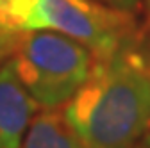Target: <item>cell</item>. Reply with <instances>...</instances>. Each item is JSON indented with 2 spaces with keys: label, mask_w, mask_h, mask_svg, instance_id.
Returning a JSON list of instances; mask_svg holds the SVG:
<instances>
[{
  "label": "cell",
  "mask_w": 150,
  "mask_h": 148,
  "mask_svg": "<svg viewBox=\"0 0 150 148\" xmlns=\"http://www.w3.org/2000/svg\"><path fill=\"white\" fill-rule=\"evenodd\" d=\"M38 109L11 64L0 66V148H20Z\"/></svg>",
  "instance_id": "obj_4"
},
{
  "label": "cell",
  "mask_w": 150,
  "mask_h": 148,
  "mask_svg": "<svg viewBox=\"0 0 150 148\" xmlns=\"http://www.w3.org/2000/svg\"><path fill=\"white\" fill-rule=\"evenodd\" d=\"M9 64L43 109H59L88 80L95 64L84 45L54 30H25Z\"/></svg>",
  "instance_id": "obj_2"
},
{
  "label": "cell",
  "mask_w": 150,
  "mask_h": 148,
  "mask_svg": "<svg viewBox=\"0 0 150 148\" xmlns=\"http://www.w3.org/2000/svg\"><path fill=\"white\" fill-rule=\"evenodd\" d=\"M134 47L139 50V54L145 57V61L150 64V9L145 16V22L138 25V32L134 38Z\"/></svg>",
  "instance_id": "obj_8"
},
{
  "label": "cell",
  "mask_w": 150,
  "mask_h": 148,
  "mask_svg": "<svg viewBox=\"0 0 150 148\" xmlns=\"http://www.w3.org/2000/svg\"><path fill=\"white\" fill-rule=\"evenodd\" d=\"M27 30L59 32L102 59L134 41L138 22L130 11L98 0H38Z\"/></svg>",
  "instance_id": "obj_3"
},
{
  "label": "cell",
  "mask_w": 150,
  "mask_h": 148,
  "mask_svg": "<svg viewBox=\"0 0 150 148\" xmlns=\"http://www.w3.org/2000/svg\"><path fill=\"white\" fill-rule=\"evenodd\" d=\"M20 148H89L66 123L63 111L45 109L36 114Z\"/></svg>",
  "instance_id": "obj_5"
},
{
  "label": "cell",
  "mask_w": 150,
  "mask_h": 148,
  "mask_svg": "<svg viewBox=\"0 0 150 148\" xmlns=\"http://www.w3.org/2000/svg\"><path fill=\"white\" fill-rule=\"evenodd\" d=\"M36 6L38 0H0V11L6 14L16 30L22 32L27 30V22Z\"/></svg>",
  "instance_id": "obj_6"
},
{
  "label": "cell",
  "mask_w": 150,
  "mask_h": 148,
  "mask_svg": "<svg viewBox=\"0 0 150 148\" xmlns=\"http://www.w3.org/2000/svg\"><path fill=\"white\" fill-rule=\"evenodd\" d=\"M134 148H150V125L146 127V130L141 134V137L138 139V143L134 144Z\"/></svg>",
  "instance_id": "obj_10"
},
{
  "label": "cell",
  "mask_w": 150,
  "mask_h": 148,
  "mask_svg": "<svg viewBox=\"0 0 150 148\" xmlns=\"http://www.w3.org/2000/svg\"><path fill=\"white\" fill-rule=\"evenodd\" d=\"M63 116L89 148H134L150 125V64L134 41L95 59Z\"/></svg>",
  "instance_id": "obj_1"
},
{
  "label": "cell",
  "mask_w": 150,
  "mask_h": 148,
  "mask_svg": "<svg viewBox=\"0 0 150 148\" xmlns=\"http://www.w3.org/2000/svg\"><path fill=\"white\" fill-rule=\"evenodd\" d=\"M112 6H116L120 9H127V11H134L139 6V0H109Z\"/></svg>",
  "instance_id": "obj_9"
},
{
  "label": "cell",
  "mask_w": 150,
  "mask_h": 148,
  "mask_svg": "<svg viewBox=\"0 0 150 148\" xmlns=\"http://www.w3.org/2000/svg\"><path fill=\"white\" fill-rule=\"evenodd\" d=\"M20 30H9V29H0V66L9 63L13 54L22 39Z\"/></svg>",
  "instance_id": "obj_7"
},
{
  "label": "cell",
  "mask_w": 150,
  "mask_h": 148,
  "mask_svg": "<svg viewBox=\"0 0 150 148\" xmlns=\"http://www.w3.org/2000/svg\"><path fill=\"white\" fill-rule=\"evenodd\" d=\"M0 29H9V30H16L13 25H11V22L7 20V18H6V14L2 13V11H0ZM22 32V30H20Z\"/></svg>",
  "instance_id": "obj_11"
},
{
  "label": "cell",
  "mask_w": 150,
  "mask_h": 148,
  "mask_svg": "<svg viewBox=\"0 0 150 148\" xmlns=\"http://www.w3.org/2000/svg\"><path fill=\"white\" fill-rule=\"evenodd\" d=\"M148 6H150V0H148Z\"/></svg>",
  "instance_id": "obj_12"
}]
</instances>
